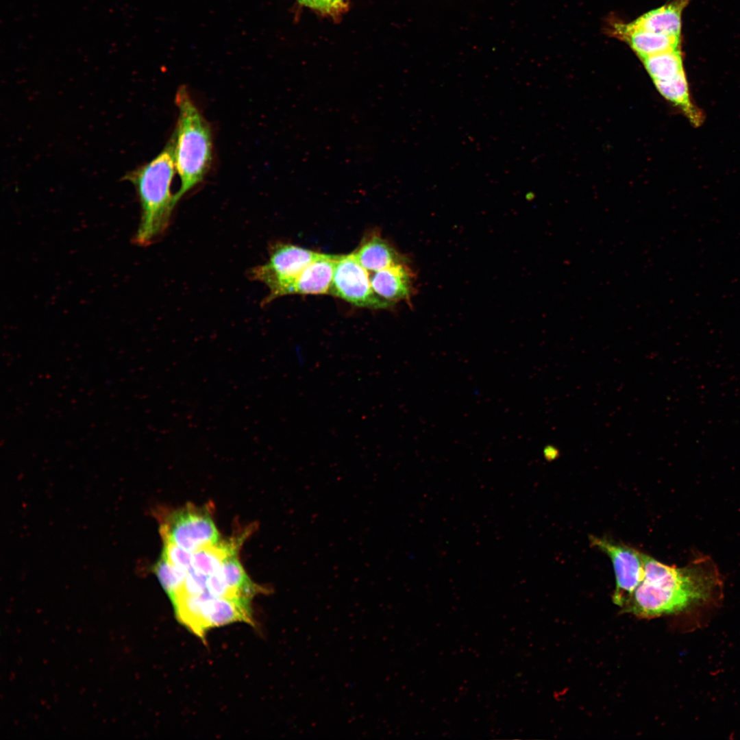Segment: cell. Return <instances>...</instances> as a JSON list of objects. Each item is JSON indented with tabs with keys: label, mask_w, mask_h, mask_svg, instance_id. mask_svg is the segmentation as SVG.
<instances>
[{
	"label": "cell",
	"mask_w": 740,
	"mask_h": 740,
	"mask_svg": "<svg viewBox=\"0 0 740 740\" xmlns=\"http://www.w3.org/2000/svg\"><path fill=\"white\" fill-rule=\"evenodd\" d=\"M247 532L227 541L204 547L193 553V568L210 576L221 568L228 558L237 555Z\"/></svg>",
	"instance_id": "obj_14"
},
{
	"label": "cell",
	"mask_w": 740,
	"mask_h": 740,
	"mask_svg": "<svg viewBox=\"0 0 740 740\" xmlns=\"http://www.w3.org/2000/svg\"><path fill=\"white\" fill-rule=\"evenodd\" d=\"M299 3L306 6H308V0H297Z\"/></svg>",
	"instance_id": "obj_19"
},
{
	"label": "cell",
	"mask_w": 740,
	"mask_h": 740,
	"mask_svg": "<svg viewBox=\"0 0 740 740\" xmlns=\"http://www.w3.org/2000/svg\"><path fill=\"white\" fill-rule=\"evenodd\" d=\"M175 100L178 116L171 138L175 170L180 180V188L174 195L176 204L208 172L212 161V136L208 122L186 88L177 89Z\"/></svg>",
	"instance_id": "obj_3"
},
{
	"label": "cell",
	"mask_w": 740,
	"mask_h": 740,
	"mask_svg": "<svg viewBox=\"0 0 740 740\" xmlns=\"http://www.w3.org/2000/svg\"><path fill=\"white\" fill-rule=\"evenodd\" d=\"M369 276L374 292L393 304L409 300L412 294L414 275L405 262L375 271Z\"/></svg>",
	"instance_id": "obj_10"
},
{
	"label": "cell",
	"mask_w": 740,
	"mask_h": 740,
	"mask_svg": "<svg viewBox=\"0 0 740 740\" xmlns=\"http://www.w3.org/2000/svg\"><path fill=\"white\" fill-rule=\"evenodd\" d=\"M654 83L659 93L679 107L693 125H700L702 115L691 101L684 71L671 79Z\"/></svg>",
	"instance_id": "obj_15"
},
{
	"label": "cell",
	"mask_w": 740,
	"mask_h": 740,
	"mask_svg": "<svg viewBox=\"0 0 740 740\" xmlns=\"http://www.w3.org/2000/svg\"><path fill=\"white\" fill-rule=\"evenodd\" d=\"M689 0H672L641 16L631 24L651 32L680 36L681 14Z\"/></svg>",
	"instance_id": "obj_13"
},
{
	"label": "cell",
	"mask_w": 740,
	"mask_h": 740,
	"mask_svg": "<svg viewBox=\"0 0 740 740\" xmlns=\"http://www.w3.org/2000/svg\"><path fill=\"white\" fill-rule=\"evenodd\" d=\"M153 571L170 600L181 589L188 573L186 569L167 561L162 556L155 565Z\"/></svg>",
	"instance_id": "obj_17"
},
{
	"label": "cell",
	"mask_w": 740,
	"mask_h": 740,
	"mask_svg": "<svg viewBox=\"0 0 740 740\" xmlns=\"http://www.w3.org/2000/svg\"><path fill=\"white\" fill-rule=\"evenodd\" d=\"M164 542L190 552L219 541V534L207 508L188 504L171 511L160 524Z\"/></svg>",
	"instance_id": "obj_6"
},
{
	"label": "cell",
	"mask_w": 740,
	"mask_h": 740,
	"mask_svg": "<svg viewBox=\"0 0 740 740\" xmlns=\"http://www.w3.org/2000/svg\"><path fill=\"white\" fill-rule=\"evenodd\" d=\"M161 556L178 567L190 570L193 567V552L171 543L164 542Z\"/></svg>",
	"instance_id": "obj_18"
},
{
	"label": "cell",
	"mask_w": 740,
	"mask_h": 740,
	"mask_svg": "<svg viewBox=\"0 0 740 740\" xmlns=\"http://www.w3.org/2000/svg\"><path fill=\"white\" fill-rule=\"evenodd\" d=\"M352 254L363 268L373 272L405 262L386 241L374 233L365 236Z\"/></svg>",
	"instance_id": "obj_12"
},
{
	"label": "cell",
	"mask_w": 740,
	"mask_h": 740,
	"mask_svg": "<svg viewBox=\"0 0 740 740\" xmlns=\"http://www.w3.org/2000/svg\"><path fill=\"white\" fill-rule=\"evenodd\" d=\"M608 29V33L628 44L640 59L679 49L680 36L651 32L619 21L613 22Z\"/></svg>",
	"instance_id": "obj_9"
},
{
	"label": "cell",
	"mask_w": 740,
	"mask_h": 740,
	"mask_svg": "<svg viewBox=\"0 0 740 740\" xmlns=\"http://www.w3.org/2000/svg\"><path fill=\"white\" fill-rule=\"evenodd\" d=\"M653 82L671 79L684 71L680 49L641 58Z\"/></svg>",
	"instance_id": "obj_16"
},
{
	"label": "cell",
	"mask_w": 740,
	"mask_h": 740,
	"mask_svg": "<svg viewBox=\"0 0 740 740\" xmlns=\"http://www.w3.org/2000/svg\"><path fill=\"white\" fill-rule=\"evenodd\" d=\"M644 575L621 608L640 618L676 614L717 603L723 579L717 565L699 555L683 567L669 566L643 553Z\"/></svg>",
	"instance_id": "obj_1"
},
{
	"label": "cell",
	"mask_w": 740,
	"mask_h": 740,
	"mask_svg": "<svg viewBox=\"0 0 740 740\" xmlns=\"http://www.w3.org/2000/svg\"><path fill=\"white\" fill-rule=\"evenodd\" d=\"M173 142L169 140L164 149L147 163L130 171L126 180L136 188L141 214L134 241L147 246L162 236L170 222L175 206L171 186L175 174Z\"/></svg>",
	"instance_id": "obj_2"
},
{
	"label": "cell",
	"mask_w": 740,
	"mask_h": 740,
	"mask_svg": "<svg viewBox=\"0 0 740 740\" xmlns=\"http://www.w3.org/2000/svg\"><path fill=\"white\" fill-rule=\"evenodd\" d=\"M341 255L321 254L299 275L290 294H329L334 269Z\"/></svg>",
	"instance_id": "obj_11"
},
{
	"label": "cell",
	"mask_w": 740,
	"mask_h": 740,
	"mask_svg": "<svg viewBox=\"0 0 740 740\" xmlns=\"http://www.w3.org/2000/svg\"><path fill=\"white\" fill-rule=\"evenodd\" d=\"M321 254L291 244L275 245L269 260L252 269L250 273L253 280L261 282L269 291L262 304L289 295L299 275Z\"/></svg>",
	"instance_id": "obj_5"
},
{
	"label": "cell",
	"mask_w": 740,
	"mask_h": 740,
	"mask_svg": "<svg viewBox=\"0 0 740 740\" xmlns=\"http://www.w3.org/2000/svg\"><path fill=\"white\" fill-rule=\"evenodd\" d=\"M171 602L176 619L203 641L214 628L235 622L254 626L251 604L207 593L179 595Z\"/></svg>",
	"instance_id": "obj_4"
},
{
	"label": "cell",
	"mask_w": 740,
	"mask_h": 740,
	"mask_svg": "<svg viewBox=\"0 0 740 740\" xmlns=\"http://www.w3.org/2000/svg\"><path fill=\"white\" fill-rule=\"evenodd\" d=\"M590 542L593 547L606 554L612 562L615 576L613 600L621 608L643 578V553L606 538L591 536Z\"/></svg>",
	"instance_id": "obj_8"
},
{
	"label": "cell",
	"mask_w": 740,
	"mask_h": 740,
	"mask_svg": "<svg viewBox=\"0 0 740 740\" xmlns=\"http://www.w3.org/2000/svg\"><path fill=\"white\" fill-rule=\"evenodd\" d=\"M330 294L356 306L372 309L388 308L393 304L373 291L370 276L352 254L341 255L333 275Z\"/></svg>",
	"instance_id": "obj_7"
}]
</instances>
